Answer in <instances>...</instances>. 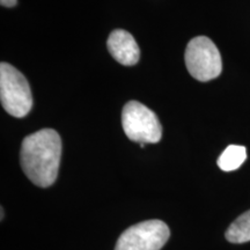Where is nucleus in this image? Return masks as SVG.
Listing matches in <instances>:
<instances>
[{"label":"nucleus","mask_w":250,"mask_h":250,"mask_svg":"<svg viewBox=\"0 0 250 250\" xmlns=\"http://www.w3.org/2000/svg\"><path fill=\"white\" fill-rule=\"evenodd\" d=\"M225 236L230 243L250 242V210L242 213L230 224Z\"/></svg>","instance_id":"obj_7"},{"label":"nucleus","mask_w":250,"mask_h":250,"mask_svg":"<svg viewBox=\"0 0 250 250\" xmlns=\"http://www.w3.org/2000/svg\"><path fill=\"white\" fill-rule=\"evenodd\" d=\"M247 159L245 146L229 145L218 159V166L224 171H233L241 167Z\"/></svg>","instance_id":"obj_8"},{"label":"nucleus","mask_w":250,"mask_h":250,"mask_svg":"<svg viewBox=\"0 0 250 250\" xmlns=\"http://www.w3.org/2000/svg\"><path fill=\"white\" fill-rule=\"evenodd\" d=\"M122 124L127 138L140 144H155L161 140L162 126L155 112L138 101L124 105Z\"/></svg>","instance_id":"obj_4"},{"label":"nucleus","mask_w":250,"mask_h":250,"mask_svg":"<svg viewBox=\"0 0 250 250\" xmlns=\"http://www.w3.org/2000/svg\"><path fill=\"white\" fill-rule=\"evenodd\" d=\"M108 50L112 57L122 65L132 66L139 61L140 50L136 40L130 33L123 29L114 30L109 36Z\"/></svg>","instance_id":"obj_6"},{"label":"nucleus","mask_w":250,"mask_h":250,"mask_svg":"<svg viewBox=\"0 0 250 250\" xmlns=\"http://www.w3.org/2000/svg\"><path fill=\"white\" fill-rule=\"evenodd\" d=\"M169 236V227L162 220L142 221L121 234L115 250H160Z\"/></svg>","instance_id":"obj_5"},{"label":"nucleus","mask_w":250,"mask_h":250,"mask_svg":"<svg viewBox=\"0 0 250 250\" xmlns=\"http://www.w3.org/2000/svg\"><path fill=\"white\" fill-rule=\"evenodd\" d=\"M2 218H4V210L1 208V220H2Z\"/></svg>","instance_id":"obj_10"},{"label":"nucleus","mask_w":250,"mask_h":250,"mask_svg":"<svg viewBox=\"0 0 250 250\" xmlns=\"http://www.w3.org/2000/svg\"><path fill=\"white\" fill-rule=\"evenodd\" d=\"M184 61L188 72L196 80L203 83L215 79L223 71L220 52L206 36L195 37L188 43Z\"/></svg>","instance_id":"obj_3"},{"label":"nucleus","mask_w":250,"mask_h":250,"mask_svg":"<svg viewBox=\"0 0 250 250\" xmlns=\"http://www.w3.org/2000/svg\"><path fill=\"white\" fill-rule=\"evenodd\" d=\"M61 158V136L52 129H43L29 134L21 145V168L37 187L48 188L56 182Z\"/></svg>","instance_id":"obj_1"},{"label":"nucleus","mask_w":250,"mask_h":250,"mask_svg":"<svg viewBox=\"0 0 250 250\" xmlns=\"http://www.w3.org/2000/svg\"><path fill=\"white\" fill-rule=\"evenodd\" d=\"M0 100L12 116L22 118L33 107V95L26 77L7 62L0 64Z\"/></svg>","instance_id":"obj_2"},{"label":"nucleus","mask_w":250,"mask_h":250,"mask_svg":"<svg viewBox=\"0 0 250 250\" xmlns=\"http://www.w3.org/2000/svg\"><path fill=\"white\" fill-rule=\"evenodd\" d=\"M17 2V0H0V4L5 7H14Z\"/></svg>","instance_id":"obj_9"}]
</instances>
